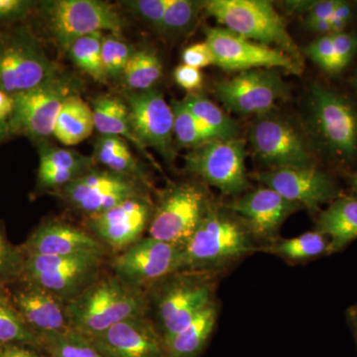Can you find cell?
I'll list each match as a JSON object with an SVG mask.
<instances>
[{
  "label": "cell",
  "mask_w": 357,
  "mask_h": 357,
  "mask_svg": "<svg viewBox=\"0 0 357 357\" xmlns=\"http://www.w3.org/2000/svg\"><path fill=\"white\" fill-rule=\"evenodd\" d=\"M34 13L46 36L62 53L86 35L103 31L121 35L124 27L116 9L98 0H48L38 2Z\"/></svg>",
  "instance_id": "obj_5"
},
{
  "label": "cell",
  "mask_w": 357,
  "mask_h": 357,
  "mask_svg": "<svg viewBox=\"0 0 357 357\" xmlns=\"http://www.w3.org/2000/svg\"><path fill=\"white\" fill-rule=\"evenodd\" d=\"M202 9H204L203 2L169 0L160 33L168 37H178L185 34L192 29Z\"/></svg>",
  "instance_id": "obj_37"
},
{
  "label": "cell",
  "mask_w": 357,
  "mask_h": 357,
  "mask_svg": "<svg viewBox=\"0 0 357 357\" xmlns=\"http://www.w3.org/2000/svg\"><path fill=\"white\" fill-rule=\"evenodd\" d=\"M249 140L256 157L271 170L314 166L311 144L287 119L260 116L251 126Z\"/></svg>",
  "instance_id": "obj_13"
},
{
  "label": "cell",
  "mask_w": 357,
  "mask_h": 357,
  "mask_svg": "<svg viewBox=\"0 0 357 357\" xmlns=\"http://www.w3.org/2000/svg\"><path fill=\"white\" fill-rule=\"evenodd\" d=\"M203 7L206 13L225 29L251 41L280 50L303 66L302 52L288 32L285 21L271 2L208 0L203 2Z\"/></svg>",
  "instance_id": "obj_6"
},
{
  "label": "cell",
  "mask_w": 357,
  "mask_h": 357,
  "mask_svg": "<svg viewBox=\"0 0 357 357\" xmlns=\"http://www.w3.org/2000/svg\"><path fill=\"white\" fill-rule=\"evenodd\" d=\"M102 32L91 33L75 40L67 54L79 69L93 77L96 82L107 81L102 66Z\"/></svg>",
  "instance_id": "obj_33"
},
{
  "label": "cell",
  "mask_w": 357,
  "mask_h": 357,
  "mask_svg": "<svg viewBox=\"0 0 357 357\" xmlns=\"http://www.w3.org/2000/svg\"><path fill=\"white\" fill-rule=\"evenodd\" d=\"M307 119L321 151L340 165L357 160V103L319 83L310 86Z\"/></svg>",
  "instance_id": "obj_4"
},
{
  "label": "cell",
  "mask_w": 357,
  "mask_h": 357,
  "mask_svg": "<svg viewBox=\"0 0 357 357\" xmlns=\"http://www.w3.org/2000/svg\"><path fill=\"white\" fill-rule=\"evenodd\" d=\"M255 178L283 198L307 208L312 215L321 213L323 204L342 196L332 176L314 166L272 169L256 174Z\"/></svg>",
  "instance_id": "obj_19"
},
{
  "label": "cell",
  "mask_w": 357,
  "mask_h": 357,
  "mask_svg": "<svg viewBox=\"0 0 357 357\" xmlns=\"http://www.w3.org/2000/svg\"><path fill=\"white\" fill-rule=\"evenodd\" d=\"M349 184H351L352 192H354V197L357 199V172L352 174L349 178Z\"/></svg>",
  "instance_id": "obj_51"
},
{
  "label": "cell",
  "mask_w": 357,
  "mask_h": 357,
  "mask_svg": "<svg viewBox=\"0 0 357 357\" xmlns=\"http://www.w3.org/2000/svg\"><path fill=\"white\" fill-rule=\"evenodd\" d=\"M206 43L215 59V66L227 72L256 69H283L299 75L303 66L280 50L251 41L225 28L206 30Z\"/></svg>",
  "instance_id": "obj_16"
},
{
  "label": "cell",
  "mask_w": 357,
  "mask_h": 357,
  "mask_svg": "<svg viewBox=\"0 0 357 357\" xmlns=\"http://www.w3.org/2000/svg\"><path fill=\"white\" fill-rule=\"evenodd\" d=\"M17 282L21 286L10 293L11 298L27 325L40 337L70 332L67 303L38 286Z\"/></svg>",
  "instance_id": "obj_23"
},
{
  "label": "cell",
  "mask_w": 357,
  "mask_h": 357,
  "mask_svg": "<svg viewBox=\"0 0 357 357\" xmlns=\"http://www.w3.org/2000/svg\"><path fill=\"white\" fill-rule=\"evenodd\" d=\"M150 188L134 178L93 168L51 194L86 220L102 215L126 199L150 194Z\"/></svg>",
  "instance_id": "obj_11"
},
{
  "label": "cell",
  "mask_w": 357,
  "mask_h": 357,
  "mask_svg": "<svg viewBox=\"0 0 357 357\" xmlns=\"http://www.w3.org/2000/svg\"><path fill=\"white\" fill-rule=\"evenodd\" d=\"M261 250L286 261L301 263L331 255L330 241L317 230L305 232L293 238L275 239Z\"/></svg>",
  "instance_id": "obj_29"
},
{
  "label": "cell",
  "mask_w": 357,
  "mask_h": 357,
  "mask_svg": "<svg viewBox=\"0 0 357 357\" xmlns=\"http://www.w3.org/2000/svg\"><path fill=\"white\" fill-rule=\"evenodd\" d=\"M173 76L176 84L188 93H198L199 89L203 86V74L201 70L196 68L185 64L178 65L174 70Z\"/></svg>",
  "instance_id": "obj_45"
},
{
  "label": "cell",
  "mask_w": 357,
  "mask_h": 357,
  "mask_svg": "<svg viewBox=\"0 0 357 357\" xmlns=\"http://www.w3.org/2000/svg\"><path fill=\"white\" fill-rule=\"evenodd\" d=\"M183 64L201 70L202 68L215 65V59L206 42L192 45L182 54Z\"/></svg>",
  "instance_id": "obj_44"
},
{
  "label": "cell",
  "mask_w": 357,
  "mask_h": 357,
  "mask_svg": "<svg viewBox=\"0 0 357 357\" xmlns=\"http://www.w3.org/2000/svg\"><path fill=\"white\" fill-rule=\"evenodd\" d=\"M153 211L154 202L150 194L141 195L102 215L86 218L84 229L109 249L112 256L119 255L144 237Z\"/></svg>",
  "instance_id": "obj_17"
},
{
  "label": "cell",
  "mask_w": 357,
  "mask_h": 357,
  "mask_svg": "<svg viewBox=\"0 0 357 357\" xmlns=\"http://www.w3.org/2000/svg\"><path fill=\"white\" fill-rule=\"evenodd\" d=\"M347 318L349 326H351L354 338H356L357 345V305H354V306H352L347 310Z\"/></svg>",
  "instance_id": "obj_49"
},
{
  "label": "cell",
  "mask_w": 357,
  "mask_h": 357,
  "mask_svg": "<svg viewBox=\"0 0 357 357\" xmlns=\"http://www.w3.org/2000/svg\"><path fill=\"white\" fill-rule=\"evenodd\" d=\"M22 261L20 246L11 245L3 225H0V286L20 279Z\"/></svg>",
  "instance_id": "obj_39"
},
{
  "label": "cell",
  "mask_w": 357,
  "mask_h": 357,
  "mask_svg": "<svg viewBox=\"0 0 357 357\" xmlns=\"http://www.w3.org/2000/svg\"><path fill=\"white\" fill-rule=\"evenodd\" d=\"M91 107L93 109L95 129L100 135L117 136L132 143L156 168H159L158 164L148 152L147 148L136 137L131 128L126 100L114 96L102 95L93 98Z\"/></svg>",
  "instance_id": "obj_25"
},
{
  "label": "cell",
  "mask_w": 357,
  "mask_h": 357,
  "mask_svg": "<svg viewBox=\"0 0 357 357\" xmlns=\"http://www.w3.org/2000/svg\"><path fill=\"white\" fill-rule=\"evenodd\" d=\"M188 109L211 139H234L237 138L238 129L236 122L227 116L215 103L199 93H189L183 98Z\"/></svg>",
  "instance_id": "obj_30"
},
{
  "label": "cell",
  "mask_w": 357,
  "mask_h": 357,
  "mask_svg": "<svg viewBox=\"0 0 357 357\" xmlns=\"http://www.w3.org/2000/svg\"><path fill=\"white\" fill-rule=\"evenodd\" d=\"M93 157L96 162L105 167V170L134 178L151 187L146 170L134 156L128 141L123 138L100 135L96 140Z\"/></svg>",
  "instance_id": "obj_27"
},
{
  "label": "cell",
  "mask_w": 357,
  "mask_h": 357,
  "mask_svg": "<svg viewBox=\"0 0 357 357\" xmlns=\"http://www.w3.org/2000/svg\"><path fill=\"white\" fill-rule=\"evenodd\" d=\"M10 135L13 134L8 121H0V142L7 139Z\"/></svg>",
  "instance_id": "obj_50"
},
{
  "label": "cell",
  "mask_w": 357,
  "mask_h": 357,
  "mask_svg": "<svg viewBox=\"0 0 357 357\" xmlns=\"http://www.w3.org/2000/svg\"><path fill=\"white\" fill-rule=\"evenodd\" d=\"M258 250L260 245L243 220L225 206L213 204L183 248L180 270L222 274Z\"/></svg>",
  "instance_id": "obj_1"
},
{
  "label": "cell",
  "mask_w": 357,
  "mask_h": 357,
  "mask_svg": "<svg viewBox=\"0 0 357 357\" xmlns=\"http://www.w3.org/2000/svg\"><path fill=\"white\" fill-rule=\"evenodd\" d=\"M332 37L337 60V73L340 74L351 62L357 51V36L347 32L333 33Z\"/></svg>",
  "instance_id": "obj_43"
},
{
  "label": "cell",
  "mask_w": 357,
  "mask_h": 357,
  "mask_svg": "<svg viewBox=\"0 0 357 357\" xmlns=\"http://www.w3.org/2000/svg\"><path fill=\"white\" fill-rule=\"evenodd\" d=\"M31 28L0 30V91L10 96L38 88L62 74Z\"/></svg>",
  "instance_id": "obj_7"
},
{
  "label": "cell",
  "mask_w": 357,
  "mask_h": 357,
  "mask_svg": "<svg viewBox=\"0 0 357 357\" xmlns=\"http://www.w3.org/2000/svg\"><path fill=\"white\" fill-rule=\"evenodd\" d=\"M37 1L31 0H0V25L22 22L34 13Z\"/></svg>",
  "instance_id": "obj_42"
},
{
  "label": "cell",
  "mask_w": 357,
  "mask_h": 357,
  "mask_svg": "<svg viewBox=\"0 0 357 357\" xmlns=\"http://www.w3.org/2000/svg\"><path fill=\"white\" fill-rule=\"evenodd\" d=\"M79 86L76 77L62 73L38 88L14 96L8 119L11 134L38 141L50 137L63 105L70 96L79 95Z\"/></svg>",
  "instance_id": "obj_10"
},
{
  "label": "cell",
  "mask_w": 357,
  "mask_h": 357,
  "mask_svg": "<svg viewBox=\"0 0 357 357\" xmlns=\"http://www.w3.org/2000/svg\"><path fill=\"white\" fill-rule=\"evenodd\" d=\"M305 53L314 64L331 75H337V60L331 34L324 35L312 41Z\"/></svg>",
  "instance_id": "obj_41"
},
{
  "label": "cell",
  "mask_w": 357,
  "mask_h": 357,
  "mask_svg": "<svg viewBox=\"0 0 357 357\" xmlns=\"http://www.w3.org/2000/svg\"><path fill=\"white\" fill-rule=\"evenodd\" d=\"M218 318V304L215 300L181 332L166 340V357H198L213 335Z\"/></svg>",
  "instance_id": "obj_26"
},
{
  "label": "cell",
  "mask_w": 357,
  "mask_h": 357,
  "mask_svg": "<svg viewBox=\"0 0 357 357\" xmlns=\"http://www.w3.org/2000/svg\"><path fill=\"white\" fill-rule=\"evenodd\" d=\"M218 100L231 112L243 115H266L289 93L287 84L273 69L239 73L215 86Z\"/></svg>",
  "instance_id": "obj_15"
},
{
  "label": "cell",
  "mask_w": 357,
  "mask_h": 357,
  "mask_svg": "<svg viewBox=\"0 0 357 357\" xmlns=\"http://www.w3.org/2000/svg\"><path fill=\"white\" fill-rule=\"evenodd\" d=\"M183 249L151 236L143 237L109 258L112 273L132 287L147 291L167 275L180 270Z\"/></svg>",
  "instance_id": "obj_14"
},
{
  "label": "cell",
  "mask_w": 357,
  "mask_h": 357,
  "mask_svg": "<svg viewBox=\"0 0 357 357\" xmlns=\"http://www.w3.org/2000/svg\"><path fill=\"white\" fill-rule=\"evenodd\" d=\"M107 260L96 255H23L17 281L38 286L68 304L100 278Z\"/></svg>",
  "instance_id": "obj_9"
},
{
  "label": "cell",
  "mask_w": 357,
  "mask_h": 357,
  "mask_svg": "<svg viewBox=\"0 0 357 357\" xmlns=\"http://www.w3.org/2000/svg\"><path fill=\"white\" fill-rule=\"evenodd\" d=\"M208 271L178 270L148 289V318L164 342L189 325L215 299L220 277Z\"/></svg>",
  "instance_id": "obj_2"
},
{
  "label": "cell",
  "mask_w": 357,
  "mask_h": 357,
  "mask_svg": "<svg viewBox=\"0 0 357 357\" xmlns=\"http://www.w3.org/2000/svg\"><path fill=\"white\" fill-rule=\"evenodd\" d=\"M13 109V96L0 91V121H8Z\"/></svg>",
  "instance_id": "obj_48"
},
{
  "label": "cell",
  "mask_w": 357,
  "mask_h": 357,
  "mask_svg": "<svg viewBox=\"0 0 357 357\" xmlns=\"http://www.w3.org/2000/svg\"><path fill=\"white\" fill-rule=\"evenodd\" d=\"M0 344H22L38 349L41 347V337L21 316L6 286H0Z\"/></svg>",
  "instance_id": "obj_32"
},
{
  "label": "cell",
  "mask_w": 357,
  "mask_h": 357,
  "mask_svg": "<svg viewBox=\"0 0 357 357\" xmlns=\"http://www.w3.org/2000/svg\"><path fill=\"white\" fill-rule=\"evenodd\" d=\"M40 349L47 357H105L91 340L73 331L44 335Z\"/></svg>",
  "instance_id": "obj_35"
},
{
  "label": "cell",
  "mask_w": 357,
  "mask_h": 357,
  "mask_svg": "<svg viewBox=\"0 0 357 357\" xmlns=\"http://www.w3.org/2000/svg\"><path fill=\"white\" fill-rule=\"evenodd\" d=\"M317 231L330 241L331 255L340 252L357 239V199L342 196L333 199L317 218Z\"/></svg>",
  "instance_id": "obj_24"
},
{
  "label": "cell",
  "mask_w": 357,
  "mask_h": 357,
  "mask_svg": "<svg viewBox=\"0 0 357 357\" xmlns=\"http://www.w3.org/2000/svg\"><path fill=\"white\" fill-rule=\"evenodd\" d=\"M356 84H357V74H356Z\"/></svg>",
  "instance_id": "obj_52"
},
{
  "label": "cell",
  "mask_w": 357,
  "mask_h": 357,
  "mask_svg": "<svg viewBox=\"0 0 357 357\" xmlns=\"http://www.w3.org/2000/svg\"><path fill=\"white\" fill-rule=\"evenodd\" d=\"M0 357H47L38 347L22 344H0Z\"/></svg>",
  "instance_id": "obj_46"
},
{
  "label": "cell",
  "mask_w": 357,
  "mask_h": 357,
  "mask_svg": "<svg viewBox=\"0 0 357 357\" xmlns=\"http://www.w3.org/2000/svg\"><path fill=\"white\" fill-rule=\"evenodd\" d=\"M20 248L23 255L112 257L109 249L88 230L59 218L40 223Z\"/></svg>",
  "instance_id": "obj_21"
},
{
  "label": "cell",
  "mask_w": 357,
  "mask_h": 357,
  "mask_svg": "<svg viewBox=\"0 0 357 357\" xmlns=\"http://www.w3.org/2000/svg\"><path fill=\"white\" fill-rule=\"evenodd\" d=\"M67 312L70 331L95 337L126 319L148 317L147 293L105 272L77 299L68 303Z\"/></svg>",
  "instance_id": "obj_3"
},
{
  "label": "cell",
  "mask_w": 357,
  "mask_h": 357,
  "mask_svg": "<svg viewBox=\"0 0 357 357\" xmlns=\"http://www.w3.org/2000/svg\"><path fill=\"white\" fill-rule=\"evenodd\" d=\"M89 340L105 357H166L163 337L148 317L126 319Z\"/></svg>",
  "instance_id": "obj_22"
},
{
  "label": "cell",
  "mask_w": 357,
  "mask_h": 357,
  "mask_svg": "<svg viewBox=\"0 0 357 357\" xmlns=\"http://www.w3.org/2000/svg\"><path fill=\"white\" fill-rule=\"evenodd\" d=\"M213 204L201 183H174L159 192L148 236L183 249Z\"/></svg>",
  "instance_id": "obj_8"
},
{
  "label": "cell",
  "mask_w": 357,
  "mask_h": 357,
  "mask_svg": "<svg viewBox=\"0 0 357 357\" xmlns=\"http://www.w3.org/2000/svg\"><path fill=\"white\" fill-rule=\"evenodd\" d=\"M129 121L136 137L146 148L158 152L167 163L176 158L172 107L157 89L131 93L126 96Z\"/></svg>",
  "instance_id": "obj_18"
},
{
  "label": "cell",
  "mask_w": 357,
  "mask_h": 357,
  "mask_svg": "<svg viewBox=\"0 0 357 357\" xmlns=\"http://www.w3.org/2000/svg\"><path fill=\"white\" fill-rule=\"evenodd\" d=\"M121 3L133 15L137 16L160 32L169 0H128Z\"/></svg>",
  "instance_id": "obj_40"
},
{
  "label": "cell",
  "mask_w": 357,
  "mask_h": 357,
  "mask_svg": "<svg viewBox=\"0 0 357 357\" xmlns=\"http://www.w3.org/2000/svg\"><path fill=\"white\" fill-rule=\"evenodd\" d=\"M185 165L190 173L217 188L223 196L236 198L250 190L245 143L238 138L204 143L185 154Z\"/></svg>",
  "instance_id": "obj_12"
},
{
  "label": "cell",
  "mask_w": 357,
  "mask_h": 357,
  "mask_svg": "<svg viewBox=\"0 0 357 357\" xmlns=\"http://www.w3.org/2000/svg\"><path fill=\"white\" fill-rule=\"evenodd\" d=\"M93 157L84 156L76 150L42 145L38 172L76 173L83 176L95 168Z\"/></svg>",
  "instance_id": "obj_34"
},
{
  "label": "cell",
  "mask_w": 357,
  "mask_h": 357,
  "mask_svg": "<svg viewBox=\"0 0 357 357\" xmlns=\"http://www.w3.org/2000/svg\"><path fill=\"white\" fill-rule=\"evenodd\" d=\"M119 36L121 35L115 34L103 36L102 66L107 79L121 77L133 52L131 47Z\"/></svg>",
  "instance_id": "obj_38"
},
{
  "label": "cell",
  "mask_w": 357,
  "mask_h": 357,
  "mask_svg": "<svg viewBox=\"0 0 357 357\" xmlns=\"http://www.w3.org/2000/svg\"><path fill=\"white\" fill-rule=\"evenodd\" d=\"M95 129L93 109L79 95L70 96L58 115L53 135L66 146H75Z\"/></svg>",
  "instance_id": "obj_28"
},
{
  "label": "cell",
  "mask_w": 357,
  "mask_h": 357,
  "mask_svg": "<svg viewBox=\"0 0 357 357\" xmlns=\"http://www.w3.org/2000/svg\"><path fill=\"white\" fill-rule=\"evenodd\" d=\"M241 218L260 245V250L278 238L282 225L303 208L267 187L244 192L223 204Z\"/></svg>",
  "instance_id": "obj_20"
},
{
  "label": "cell",
  "mask_w": 357,
  "mask_h": 357,
  "mask_svg": "<svg viewBox=\"0 0 357 357\" xmlns=\"http://www.w3.org/2000/svg\"><path fill=\"white\" fill-rule=\"evenodd\" d=\"M351 16L352 9L351 4L340 0L330 20L331 34L344 32V28L347 27L349 21H351Z\"/></svg>",
  "instance_id": "obj_47"
},
{
  "label": "cell",
  "mask_w": 357,
  "mask_h": 357,
  "mask_svg": "<svg viewBox=\"0 0 357 357\" xmlns=\"http://www.w3.org/2000/svg\"><path fill=\"white\" fill-rule=\"evenodd\" d=\"M171 107L174 114V138L178 146L192 150L213 140L183 100H173Z\"/></svg>",
  "instance_id": "obj_36"
},
{
  "label": "cell",
  "mask_w": 357,
  "mask_h": 357,
  "mask_svg": "<svg viewBox=\"0 0 357 357\" xmlns=\"http://www.w3.org/2000/svg\"><path fill=\"white\" fill-rule=\"evenodd\" d=\"M163 75V65L158 54L151 48L136 49L129 58L122 74V84L131 93L153 89Z\"/></svg>",
  "instance_id": "obj_31"
}]
</instances>
